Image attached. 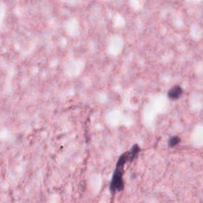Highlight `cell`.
Listing matches in <instances>:
<instances>
[{"label":"cell","mask_w":203,"mask_h":203,"mask_svg":"<svg viewBox=\"0 0 203 203\" xmlns=\"http://www.w3.org/2000/svg\"><path fill=\"white\" fill-rule=\"evenodd\" d=\"M182 93L183 89L182 87L176 85L169 90L167 92V96L170 100L176 101L181 98Z\"/></svg>","instance_id":"7a4b0ae2"},{"label":"cell","mask_w":203,"mask_h":203,"mask_svg":"<svg viewBox=\"0 0 203 203\" xmlns=\"http://www.w3.org/2000/svg\"><path fill=\"white\" fill-rule=\"evenodd\" d=\"M181 141V139L178 136H172L168 140V146L169 147H174Z\"/></svg>","instance_id":"3957f363"},{"label":"cell","mask_w":203,"mask_h":203,"mask_svg":"<svg viewBox=\"0 0 203 203\" xmlns=\"http://www.w3.org/2000/svg\"><path fill=\"white\" fill-rule=\"evenodd\" d=\"M140 151V146L136 144L129 150L123 153L118 158L109 185V190L112 195L124 190L125 182L123 176L125 166L128 162H132L138 156Z\"/></svg>","instance_id":"6da1fadb"}]
</instances>
